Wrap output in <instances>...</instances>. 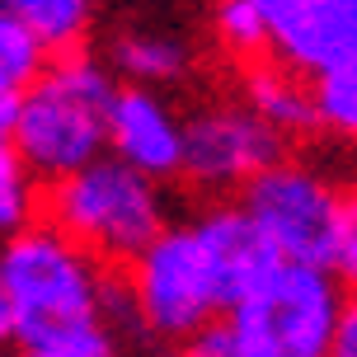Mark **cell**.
Instances as JSON below:
<instances>
[{
    "label": "cell",
    "mask_w": 357,
    "mask_h": 357,
    "mask_svg": "<svg viewBox=\"0 0 357 357\" xmlns=\"http://www.w3.org/2000/svg\"><path fill=\"white\" fill-rule=\"evenodd\" d=\"M19 357H118V343H113L104 320H85V324H66V329H52L43 339L24 343Z\"/></svg>",
    "instance_id": "14"
},
{
    "label": "cell",
    "mask_w": 357,
    "mask_h": 357,
    "mask_svg": "<svg viewBox=\"0 0 357 357\" xmlns=\"http://www.w3.org/2000/svg\"><path fill=\"white\" fill-rule=\"evenodd\" d=\"M47 216L66 240L94 259L137 264L169 226H165L160 178L123 165L118 155L85 165L47 188Z\"/></svg>",
    "instance_id": "4"
},
{
    "label": "cell",
    "mask_w": 357,
    "mask_h": 357,
    "mask_svg": "<svg viewBox=\"0 0 357 357\" xmlns=\"http://www.w3.org/2000/svg\"><path fill=\"white\" fill-rule=\"evenodd\" d=\"M118 89L123 85H113L104 61H94L85 52L56 56L43 71V80L5 118L10 151L47 183L104 160Z\"/></svg>",
    "instance_id": "1"
},
{
    "label": "cell",
    "mask_w": 357,
    "mask_h": 357,
    "mask_svg": "<svg viewBox=\"0 0 357 357\" xmlns=\"http://www.w3.org/2000/svg\"><path fill=\"white\" fill-rule=\"evenodd\" d=\"M282 137L250 104H207L188 118L183 132V178L197 188H250L259 174L278 165Z\"/></svg>",
    "instance_id": "8"
},
{
    "label": "cell",
    "mask_w": 357,
    "mask_h": 357,
    "mask_svg": "<svg viewBox=\"0 0 357 357\" xmlns=\"http://www.w3.org/2000/svg\"><path fill=\"white\" fill-rule=\"evenodd\" d=\"M47 43L38 33H29L24 24L0 15V123L19 108V99L43 80V71L52 66L47 61Z\"/></svg>",
    "instance_id": "13"
},
{
    "label": "cell",
    "mask_w": 357,
    "mask_h": 357,
    "mask_svg": "<svg viewBox=\"0 0 357 357\" xmlns=\"http://www.w3.org/2000/svg\"><path fill=\"white\" fill-rule=\"evenodd\" d=\"M240 207H245L254 231L264 235V245L282 264L329 268L339 216H343V197L334 193V183L320 169L278 160L268 174H259L245 188Z\"/></svg>",
    "instance_id": "7"
},
{
    "label": "cell",
    "mask_w": 357,
    "mask_h": 357,
    "mask_svg": "<svg viewBox=\"0 0 357 357\" xmlns=\"http://www.w3.org/2000/svg\"><path fill=\"white\" fill-rule=\"evenodd\" d=\"M240 104H250L278 137L310 132L315 123V89L305 75H296L282 61H250L240 75Z\"/></svg>",
    "instance_id": "10"
},
{
    "label": "cell",
    "mask_w": 357,
    "mask_h": 357,
    "mask_svg": "<svg viewBox=\"0 0 357 357\" xmlns=\"http://www.w3.org/2000/svg\"><path fill=\"white\" fill-rule=\"evenodd\" d=\"M108 61L127 85L165 89L174 80H183V71H188V43L169 29H146L142 24V29H123L113 38Z\"/></svg>",
    "instance_id": "11"
},
{
    "label": "cell",
    "mask_w": 357,
    "mask_h": 357,
    "mask_svg": "<svg viewBox=\"0 0 357 357\" xmlns=\"http://www.w3.org/2000/svg\"><path fill=\"white\" fill-rule=\"evenodd\" d=\"M127 301L151 334L183 343L212 329L216 315H231L235 305L197 226H169L137 264H127Z\"/></svg>",
    "instance_id": "5"
},
{
    "label": "cell",
    "mask_w": 357,
    "mask_h": 357,
    "mask_svg": "<svg viewBox=\"0 0 357 357\" xmlns=\"http://www.w3.org/2000/svg\"><path fill=\"white\" fill-rule=\"evenodd\" d=\"M282 61L315 89V123L357 142V0H250Z\"/></svg>",
    "instance_id": "3"
},
{
    "label": "cell",
    "mask_w": 357,
    "mask_h": 357,
    "mask_svg": "<svg viewBox=\"0 0 357 357\" xmlns=\"http://www.w3.org/2000/svg\"><path fill=\"white\" fill-rule=\"evenodd\" d=\"M104 278L75 240L56 226H29L0 250V334L24 348L66 324L99 320Z\"/></svg>",
    "instance_id": "2"
},
{
    "label": "cell",
    "mask_w": 357,
    "mask_h": 357,
    "mask_svg": "<svg viewBox=\"0 0 357 357\" xmlns=\"http://www.w3.org/2000/svg\"><path fill=\"white\" fill-rule=\"evenodd\" d=\"M329 357H357V291L343 301L339 329H334V353Z\"/></svg>",
    "instance_id": "18"
},
{
    "label": "cell",
    "mask_w": 357,
    "mask_h": 357,
    "mask_svg": "<svg viewBox=\"0 0 357 357\" xmlns=\"http://www.w3.org/2000/svg\"><path fill=\"white\" fill-rule=\"evenodd\" d=\"M329 273L357 291V193L343 197V216H339V235H334V259H329Z\"/></svg>",
    "instance_id": "16"
},
{
    "label": "cell",
    "mask_w": 357,
    "mask_h": 357,
    "mask_svg": "<svg viewBox=\"0 0 357 357\" xmlns=\"http://www.w3.org/2000/svg\"><path fill=\"white\" fill-rule=\"evenodd\" d=\"M339 278L315 264H278L235 301L226 320L259 357H329L343 315Z\"/></svg>",
    "instance_id": "6"
},
{
    "label": "cell",
    "mask_w": 357,
    "mask_h": 357,
    "mask_svg": "<svg viewBox=\"0 0 357 357\" xmlns=\"http://www.w3.org/2000/svg\"><path fill=\"white\" fill-rule=\"evenodd\" d=\"M0 15L38 33L52 52H66L89 33L99 0H0Z\"/></svg>",
    "instance_id": "12"
},
{
    "label": "cell",
    "mask_w": 357,
    "mask_h": 357,
    "mask_svg": "<svg viewBox=\"0 0 357 357\" xmlns=\"http://www.w3.org/2000/svg\"><path fill=\"white\" fill-rule=\"evenodd\" d=\"M33 183H38V174H33L24 160H19L10 146H5V151H0V226H5L10 235L29 231L33 197H38Z\"/></svg>",
    "instance_id": "15"
},
{
    "label": "cell",
    "mask_w": 357,
    "mask_h": 357,
    "mask_svg": "<svg viewBox=\"0 0 357 357\" xmlns=\"http://www.w3.org/2000/svg\"><path fill=\"white\" fill-rule=\"evenodd\" d=\"M178 357H259V353H254L250 343L240 339V329L226 320V324H212V329H202L197 339H188Z\"/></svg>",
    "instance_id": "17"
},
{
    "label": "cell",
    "mask_w": 357,
    "mask_h": 357,
    "mask_svg": "<svg viewBox=\"0 0 357 357\" xmlns=\"http://www.w3.org/2000/svg\"><path fill=\"white\" fill-rule=\"evenodd\" d=\"M183 132L188 118H178L160 89L123 85L108 118V155L151 178L183 174Z\"/></svg>",
    "instance_id": "9"
}]
</instances>
